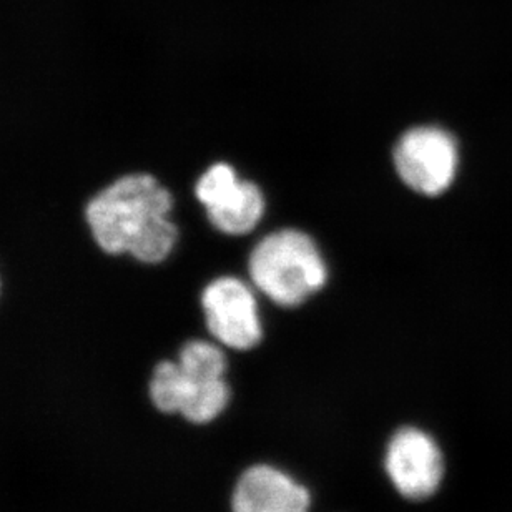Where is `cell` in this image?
Returning <instances> with one entry per match:
<instances>
[{"mask_svg":"<svg viewBox=\"0 0 512 512\" xmlns=\"http://www.w3.org/2000/svg\"><path fill=\"white\" fill-rule=\"evenodd\" d=\"M173 195L150 173H122L97 188L82 207L90 242L102 255L142 265L167 260L178 242Z\"/></svg>","mask_w":512,"mask_h":512,"instance_id":"6da1fadb","label":"cell"},{"mask_svg":"<svg viewBox=\"0 0 512 512\" xmlns=\"http://www.w3.org/2000/svg\"><path fill=\"white\" fill-rule=\"evenodd\" d=\"M250 276L276 305L296 306L323 288L326 265L308 235L281 230L256 245L250 256Z\"/></svg>","mask_w":512,"mask_h":512,"instance_id":"7a4b0ae2","label":"cell"},{"mask_svg":"<svg viewBox=\"0 0 512 512\" xmlns=\"http://www.w3.org/2000/svg\"><path fill=\"white\" fill-rule=\"evenodd\" d=\"M394 165L401 180L414 192L436 197L446 192L456 177L458 147L441 128H413L399 138Z\"/></svg>","mask_w":512,"mask_h":512,"instance_id":"3957f363","label":"cell"},{"mask_svg":"<svg viewBox=\"0 0 512 512\" xmlns=\"http://www.w3.org/2000/svg\"><path fill=\"white\" fill-rule=\"evenodd\" d=\"M195 195L207 210L213 227L228 235L252 232L265 212L260 188L240 180L227 163L208 168L197 182Z\"/></svg>","mask_w":512,"mask_h":512,"instance_id":"277c9868","label":"cell"},{"mask_svg":"<svg viewBox=\"0 0 512 512\" xmlns=\"http://www.w3.org/2000/svg\"><path fill=\"white\" fill-rule=\"evenodd\" d=\"M384 468L394 489L411 501L431 498L443 483V453L423 429L396 431L386 448Z\"/></svg>","mask_w":512,"mask_h":512,"instance_id":"5b68a950","label":"cell"},{"mask_svg":"<svg viewBox=\"0 0 512 512\" xmlns=\"http://www.w3.org/2000/svg\"><path fill=\"white\" fill-rule=\"evenodd\" d=\"M202 308L215 340L233 350H252L260 343L261 330L255 295L238 278H218L205 288Z\"/></svg>","mask_w":512,"mask_h":512,"instance_id":"8992f818","label":"cell"},{"mask_svg":"<svg viewBox=\"0 0 512 512\" xmlns=\"http://www.w3.org/2000/svg\"><path fill=\"white\" fill-rule=\"evenodd\" d=\"M310 508V491L266 464L248 468L233 491V512H310Z\"/></svg>","mask_w":512,"mask_h":512,"instance_id":"52a82bcc","label":"cell"},{"mask_svg":"<svg viewBox=\"0 0 512 512\" xmlns=\"http://www.w3.org/2000/svg\"><path fill=\"white\" fill-rule=\"evenodd\" d=\"M178 363V361H177ZM182 406L180 414L187 423L208 424L215 421L230 403V388L225 378H208L180 366Z\"/></svg>","mask_w":512,"mask_h":512,"instance_id":"ba28073f","label":"cell"},{"mask_svg":"<svg viewBox=\"0 0 512 512\" xmlns=\"http://www.w3.org/2000/svg\"><path fill=\"white\" fill-rule=\"evenodd\" d=\"M2 296H4V280H2V275H0V301H2Z\"/></svg>","mask_w":512,"mask_h":512,"instance_id":"9c48e42d","label":"cell"}]
</instances>
